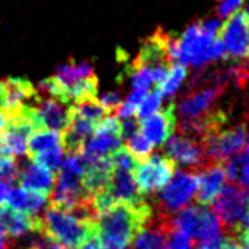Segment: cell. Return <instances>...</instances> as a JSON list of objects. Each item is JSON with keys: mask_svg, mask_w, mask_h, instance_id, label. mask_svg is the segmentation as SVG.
Here are the masks:
<instances>
[{"mask_svg": "<svg viewBox=\"0 0 249 249\" xmlns=\"http://www.w3.org/2000/svg\"><path fill=\"white\" fill-rule=\"evenodd\" d=\"M51 249H68V248H65V246H60V245L54 243V245H52V248H51Z\"/></svg>", "mask_w": 249, "mask_h": 249, "instance_id": "cell-37", "label": "cell"}, {"mask_svg": "<svg viewBox=\"0 0 249 249\" xmlns=\"http://www.w3.org/2000/svg\"><path fill=\"white\" fill-rule=\"evenodd\" d=\"M199 249H241V245L233 237H231V235L224 233L219 240H216L214 243L199 248Z\"/></svg>", "mask_w": 249, "mask_h": 249, "instance_id": "cell-32", "label": "cell"}, {"mask_svg": "<svg viewBox=\"0 0 249 249\" xmlns=\"http://www.w3.org/2000/svg\"><path fill=\"white\" fill-rule=\"evenodd\" d=\"M10 185L5 181H0V205L6 204V199H8V194H10Z\"/></svg>", "mask_w": 249, "mask_h": 249, "instance_id": "cell-35", "label": "cell"}, {"mask_svg": "<svg viewBox=\"0 0 249 249\" xmlns=\"http://www.w3.org/2000/svg\"><path fill=\"white\" fill-rule=\"evenodd\" d=\"M98 101H100L109 114H114L117 107L122 104V93L120 91H107V93H103L100 96H96Z\"/></svg>", "mask_w": 249, "mask_h": 249, "instance_id": "cell-29", "label": "cell"}, {"mask_svg": "<svg viewBox=\"0 0 249 249\" xmlns=\"http://www.w3.org/2000/svg\"><path fill=\"white\" fill-rule=\"evenodd\" d=\"M63 160H65V150L62 145H58V147L48 150V152L40 153L32 161L44 166L46 169H49L51 172H55V170H60V167L63 164Z\"/></svg>", "mask_w": 249, "mask_h": 249, "instance_id": "cell-25", "label": "cell"}, {"mask_svg": "<svg viewBox=\"0 0 249 249\" xmlns=\"http://www.w3.org/2000/svg\"><path fill=\"white\" fill-rule=\"evenodd\" d=\"M40 232L57 245L76 249L96 237L98 224L96 219L81 218L71 212L49 207L41 218Z\"/></svg>", "mask_w": 249, "mask_h": 249, "instance_id": "cell-2", "label": "cell"}, {"mask_svg": "<svg viewBox=\"0 0 249 249\" xmlns=\"http://www.w3.org/2000/svg\"><path fill=\"white\" fill-rule=\"evenodd\" d=\"M0 249H11V238L6 235L2 222H0Z\"/></svg>", "mask_w": 249, "mask_h": 249, "instance_id": "cell-34", "label": "cell"}, {"mask_svg": "<svg viewBox=\"0 0 249 249\" xmlns=\"http://www.w3.org/2000/svg\"><path fill=\"white\" fill-rule=\"evenodd\" d=\"M221 41L224 44L229 58L249 57L248 43V16L246 11H237L222 24Z\"/></svg>", "mask_w": 249, "mask_h": 249, "instance_id": "cell-9", "label": "cell"}, {"mask_svg": "<svg viewBox=\"0 0 249 249\" xmlns=\"http://www.w3.org/2000/svg\"><path fill=\"white\" fill-rule=\"evenodd\" d=\"M27 249H34V248H27Z\"/></svg>", "mask_w": 249, "mask_h": 249, "instance_id": "cell-41", "label": "cell"}, {"mask_svg": "<svg viewBox=\"0 0 249 249\" xmlns=\"http://www.w3.org/2000/svg\"><path fill=\"white\" fill-rule=\"evenodd\" d=\"M95 68L90 62H74V60H68L67 63L60 65L55 70L54 79L62 85L63 91L65 89L71 87L76 82L84 81V79H90V77H95Z\"/></svg>", "mask_w": 249, "mask_h": 249, "instance_id": "cell-19", "label": "cell"}, {"mask_svg": "<svg viewBox=\"0 0 249 249\" xmlns=\"http://www.w3.org/2000/svg\"><path fill=\"white\" fill-rule=\"evenodd\" d=\"M124 148L128 150L136 161H143L152 155L153 145L141 134V131H139L137 134L131 136L129 139H126V147Z\"/></svg>", "mask_w": 249, "mask_h": 249, "instance_id": "cell-24", "label": "cell"}, {"mask_svg": "<svg viewBox=\"0 0 249 249\" xmlns=\"http://www.w3.org/2000/svg\"><path fill=\"white\" fill-rule=\"evenodd\" d=\"M246 123H237L231 128H222L208 134L204 139L207 160L210 164H221L241 153L246 145Z\"/></svg>", "mask_w": 249, "mask_h": 249, "instance_id": "cell-4", "label": "cell"}, {"mask_svg": "<svg viewBox=\"0 0 249 249\" xmlns=\"http://www.w3.org/2000/svg\"><path fill=\"white\" fill-rule=\"evenodd\" d=\"M246 205H248V213L246 214L249 216V193L246 194Z\"/></svg>", "mask_w": 249, "mask_h": 249, "instance_id": "cell-39", "label": "cell"}, {"mask_svg": "<svg viewBox=\"0 0 249 249\" xmlns=\"http://www.w3.org/2000/svg\"><path fill=\"white\" fill-rule=\"evenodd\" d=\"M196 175H197V191H196L197 202L200 205L213 204L227 181L224 166L210 164L196 172Z\"/></svg>", "mask_w": 249, "mask_h": 249, "instance_id": "cell-13", "label": "cell"}, {"mask_svg": "<svg viewBox=\"0 0 249 249\" xmlns=\"http://www.w3.org/2000/svg\"><path fill=\"white\" fill-rule=\"evenodd\" d=\"M245 208L246 194L243 188L237 185H229L222 188V191L213 202V210L226 235H231V237L235 235L246 214Z\"/></svg>", "mask_w": 249, "mask_h": 249, "instance_id": "cell-7", "label": "cell"}, {"mask_svg": "<svg viewBox=\"0 0 249 249\" xmlns=\"http://www.w3.org/2000/svg\"><path fill=\"white\" fill-rule=\"evenodd\" d=\"M62 145V134L55 133V131H49V129H38L34 131L29 137L27 142V155L32 160L38 156L43 152H48V150Z\"/></svg>", "mask_w": 249, "mask_h": 249, "instance_id": "cell-20", "label": "cell"}, {"mask_svg": "<svg viewBox=\"0 0 249 249\" xmlns=\"http://www.w3.org/2000/svg\"><path fill=\"white\" fill-rule=\"evenodd\" d=\"M240 71L243 74V81H245V90H249V57L245 58L243 62H240Z\"/></svg>", "mask_w": 249, "mask_h": 249, "instance_id": "cell-33", "label": "cell"}, {"mask_svg": "<svg viewBox=\"0 0 249 249\" xmlns=\"http://www.w3.org/2000/svg\"><path fill=\"white\" fill-rule=\"evenodd\" d=\"M18 181L21 183V188L27 189V191L44 194L49 197V194L52 193L55 185V175L44 166L32 161L19 170Z\"/></svg>", "mask_w": 249, "mask_h": 249, "instance_id": "cell-14", "label": "cell"}, {"mask_svg": "<svg viewBox=\"0 0 249 249\" xmlns=\"http://www.w3.org/2000/svg\"><path fill=\"white\" fill-rule=\"evenodd\" d=\"M188 76V68H185L183 65H172V68H170L167 77L164 79V82H162L160 85V90L162 96H174L177 93V90L180 89V85L183 84V81L186 79Z\"/></svg>", "mask_w": 249, "mask_h": 249, "instance_id": "cell-23", "label": "cell"}, {"mask_svg": "<svg viewBox=\"0 0 249 249\" xmlns=\"http://www.w3.org/2000/svg\"><path fill=\"white\" fill-rule=\"evenodd\" d=\"M19 112L29 120L34 131L49 129L62 134L70 124V106L55 98L38 96L35 104H25Z\"/></svg>", "mask_w": 249, "mask_h": 249, "instance_id": "cell-3", "label": "cell"}, {"mask_svg": "<svg viewBox=\"0 0 249 249\" xmlns=\"http://www.w3.org/2000/svg\"><path fill=\"white\" fill-rule=\"evenodd\" d=\"M197 191V175L193 170H177L174 177L167 181L166 186L160 189L156 197L158 212L170 214L174 212H180Z\"/></svg>", "mask_w": 249, "mask_h": 249, "instance_id": "cell-6", "label": "cell"}, {"mask_svg": "<svg viewBox=\"0 0 249 249\" xmlns=\"http://www.w3.org/2000/svg\"><path fill=\"white\" fill-rule=\"evenodd\" d=\"M48 202H49L48 196L32 193L24 188H13L8 194V199H6L8 208L27 214H38L46 207Z\"/></svg>", "mask_w": 249, "mask_h": 249, "instance_id": "cell-18", "label": "cell"}, {"mask_svg": "<svg viewBox=\"0 0 249 249\" xmlns=\"http://www.w3.org/2000/svg\"><path fill=\"white\" fill-rule=\"evenodd\" d=\"M177 128L175 104L170 103L166 109L158 110L148 119L139 122V131L153 147H160L166 143Z\"/></svg>", "mask_w": 249, "mask_h": 249, "instance_id": "cell-11", "label": "cell"}, {"mask_svg": "<svg viewBox=\"0 0 249 249\" xmlns=\"http://www.w3.org/2000/svg\"><path fill=\"white\" fill-rule=\"evenodd\" d=\"M174 231L170 214L155 210L153 216L131 243L129 249H167V235Z\"/></svg>", "mask_w": 249, "mask_h": 249, "instance_id": "cell-10", "label": "cell"}, {"mask_svg": "<svg viewBox=\"0 0 249 249\" xmlns=\"http://www.w3.org/2000/svg\"><path fill=\"white\" fill-rule=\"evenodd\" d=\"M199 22V27L202 32H205L208 35H213V36H218L221 34V29H222V21L214 16H210L205 19H200Z\"/></svg>", "mask_w": 249, "mask_h": 249, "instance_id": "cell-31", "label": "cell"}, {"mask_svg": "<svg viewBox=\"0 0 249 249\" xmlns=\"http://www.w3.org/2000/svg\"><path fill=\"white\" fill-rule=\"evenodd\" d=\"M175 174V164L164 155H150L147 160L137 161L133 178L141 196L160 191Z\"/></svg>", "mask_w": 249, "mask_h": 249, "instance_id": "cell-5", "label": "cell"}, {"mask_svg": "<svg viewBox=\"0 0 249 249\" xmlns=\"http://www.w3.org/2000/svg\"><path fill=\"white\" fill-rule=\"evenodd\" d=\"M166 156L174 164L189 167L193 172H199L200 169L210 166L204 142L180 136L178 133H174L167 139Z\"/></svg>", "mask_w": 249, "mask_h": 249, "instance_id": "cell-8", "label": "cell"}, {"mask_svg": "<svg viewBox=\"0 0 249 249\" xmlns=\"http://www.w3.org/2000/svg\"><path fill=\"white\" fill-rule=\"evenodd\" d=\"M0 222L10 238H21L27 233H36L41 229V218L38 214H27L16 210H0Z\"/></svg>", "mask_w": 249, "mask_h": 249, "instance_id": "cell-15", "label": "cell"}, {"mask_svg": "<svg viewBox=\"0 0 249 249\" xmlns=\"http://www.w3.org/2000/svg\"><path fill=\"white\" fill-rule=\"evenodd\" d=\"M19 170H21V167L11 155L0 153V181H5L8 185L18 181Z\"/></svg>", "mask_w": 249, "mask_h": 249, "instance_id": "cell-26", "label": "cell"}, {"mask_svg": "<svg viewBox=\"0 0 249 249\" xmlns=\"http://www.w3.org/2000/svg\"><path fill=\"white\" fill-rule=\"evenodd\" d=\"M246 152H249V134L246 136Z\"/></svg>", "mask_w": 249, "mask_h": 249, "instance_id": "cell-40", "label": "cell"}, {"mask_svg": "<svg viewBox=\"0 0 249 249\" xmlns=\"http://www.w3.org/2000/svg\"><path fill=\"white\" fill-rule=\"evenodd\" d=\"M245 0H216V18L218 19H229L232 15L238 11Z\"/></svg>", "mask_w": 249, "mask_h": 249, "instance_id": "cell-27", "label": "cell"}, {"mask_svg": "<svg viewBox=\"0 0 249 249\" xmlns=\"http://www.w3.org/2000/svg\"><path fill=\"white\" fill-rule=\"evenodd\" d=\"M5 124H6V117L3 114V110L0 109V131H2L5 128Z\"/></svg>", "mask_w": 249, "mask_h": 249, "instance_id": "cell-36", "label": "cell"}, {"mask_svg": "<svg viewBox=\"0 0 249 249\" xmlns=\"http://www.w3.org/2000/svg\"><path fill=\"white\" fill-rule=\"evenodd\" d=\"M210 210L202 207H188L172 219L174 231L185 233L189 238H197L204 227Z\"/></svg>", "mask_w": 249, "mask_h": 249, "instance_id": "cell-17", "label": "cell"}, {"mask_svg": "<svg viewBox=\"0 0 249 249\" xmlns=\"http://www.w3.org/2000/svg\"><path fill=\"white\" fill-rule=\"evenodd\" d=\"M36 96L35 85L25 79H6L2 81V98H0V109L5 117L18 114L25 106V101Z\"/></svg>", "mask_w": 249, "mask_h": 249, "instance_id": "cell-12", "label": "cell"}, {"mask_svg": "<svg viewBox=\"0 0 249 249\" xmlns=\"http://www.w3.org/2000/svg\"><path fill=\"white\" fill-rule=\"evenodd\" d=\"M241 188H249V152L238 155V181Z\"/></svg>", "mask_w": 249, "mask_h": 249, "instance_id": "cell-30", "label": "cell"}, {"mask_svg": "<svg viewBox=\"0 0 249 249\" xmlns=\"http://www.w3.org/2000/svg\"><path fill=\"white\" fill-rule=\"evenodd\" d=\"M246 16H248V43H249V10L246 11Z\"/></svg>", "mask_w": 249, "mask_h": 249, "instance_id": "cell-38", "label": "cell"}, {"mask_svg": "<svg viewBox=\"0 0 249 249\" xmlns=\"http://www.w3.org/2000/svg\"><path fill=\"white\" fill-rule=\"evenodd\" d=\"M167 249H193V240L178 231H172L167 235Z\"/></svg>", "mask_w": 249, "mask_h": 249, "instance_id": "cell-28", "label": "cell"}, {"mask_svg": "<svg viewBox=\"0 0 249 249\" xmlns=\"http://www.w3.org/2000/svg\"><path fill=\"white\" fill-rule=\"evenodd\" d=\"M162 93L160 87H156L153 91H150L145 96H143V100L141 101L139 107H137L136 114H134V119L137 122H142L148 119V117H152L153 114H156L158 110L161 109V104H162Z\"/></svg>", "mask_w": 249, "mask_h": 249, "instance_id": "cell-22", "label": "cell"}, {"mask_svg": "<svg viewBox=\"0 0 249 249\" xmlns=\"http://www.w3.org/2000/svg\"><path fill=\"white\" fill-rule=\"evenodd\" d=\"M107 193L112 196V199L115 202H123V204L139 205L147 200L137 191L131 170L114 169L107 186Z\"/></svg>", "mask_w": 249, "mask_h": 249, "instance_id": "cell-16", "label": "cell"}, {"mask_svg": "<svg viewBox=\"0 0 249 249\" xmlns=\"http://www.w3.org/2000/svg\"><path fill=\"white\" fill-rule=\"evenodd\" d=\"M153 212L147 200L139 205L117 202L96 218L98 238L103 249H128L147 226Z\"/></svg>", "mask_w": 249, "mask_h": 249, "instance_id": "cell-1", "label": "cell"}, {"mask_svg": "<svg viewBox=\"0 0 249 249\" xmlns=\"http://www.w3.org/2000/svg\"><path fill=\"white\" fill-rule=\"evenodd\" d=\"M71 110L76 114L82 117V119L89 120L91 123H98L101 122L104 117L109 115V112L106 110V107L103 106V104L98 101V98H91V100H85V101H81V103H76L71 106Z\"/></svg>", "mask_w": 249, "mask_h": 249, "instance_id": "cell-21", "label": "cell"}]
</instances>
